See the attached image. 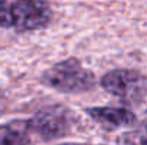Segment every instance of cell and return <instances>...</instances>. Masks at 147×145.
I'll use <instances>...</instances> for the list:
<instances>
[{"mask_svg": "<svg viewBox=\"0 0 147 145\" xmlns=\"http://www.w3.org/2000/svg\"><path fill=\"white\" fill-rule=\"evenodd\" d=\"M53 10L45 1H0V27L14 29L19 33L47 27Z\"/></svg>", "mask_w": 147, "mask_h": 145, "instance_id": "6da1fadb", "label": "cell"}, {"mask_svg": "<svg viewBox=\"0 0 147 145\" xmlns=\"http://www.w3.org/2000/svg\"><path fill=\"white\" fill-rule=\"evenodd\" d=\"M42 83L59 93H84L96 87V76L79 58L69 57L56 63L42 74Z\"/></svg>", "mask_w": 147, "mask_h": 145, "instance_id": "7a4b0ae2", "label": "cell"}, {"mask_svg": "<svg viewBox=\"0 0 147 145\" xmlns=\"http://www.w3.org/2000/svg\"><path fill=\"white\" fill-rule=\"evenodd\" d=\"M100 87L123 104H139L147 96V77L139 70L116 68L101 77Z\"/></svg>", "mask_w": 147, "mask_h": 145, "instance_id": "3957f363", "label": "cell"}, {"mask_svg": "<svg viewBox=\"0 0 147 145\" xmlns=\"http://www.w3.org/2000/svg\"><path fill=\"white\" fill-rule=\"evenodd\" d=\"M29 125L32 132L43 141H53L66 137L71 131L73 112L60 104L46 105L29 120Z\"/></svg>", "mask_w": 147, "mask_h": 145, "instance_id": "277c9868", "label": "cell"}, {"mask_svg": "<svg viewBox=\"0 0 147 145\" xmlns=\"http://www.w3.org/2000/svg\"><path fill=\"white\" fill-rule=\"evenodd\" d=\"M84 112L106 130H116L136 124V115L127 108L116 107H87Z\"/></svg>", "mask_w": 147, "mask_h": 145, "instance_id": "5b68a950", "label": "cell"}, {"mask_svg": "<svg viewBox=\"0 0 147 145\" xmlns=\"http://www.w3.org/2000/svg\"><path fill=\"white\" fill-rule=\"evenodd\" d=\"M29 120H14L0 125V145H32Z\"/></svg>", "mask_w": 147, "mask_h": 145, "instance_id": "8992f818", "label": "cell"}, {"mask_svg": "<svg viewBox=\"0 0 147 145\" xmlns=\"http://www.w3.org/2000/svg\"><path fill=\"white\" fill-rule=\"evenodd\" d=\"M120 142L123 145H147V120L140 122L134 130L124 132Z\"/></svg>", "mask_w": 147, "mask_h": 145, "instance_id": "52a82bcc", "label": "cell"}, {"mask_svg": "<svg viewBox=\"0 0 147 145\" xmlns=\"http://www.w3.org/2000/svg\"><path fill=\"white\" fill-rule=\"evenodd\" d=\"M60 145H92V144H79V142H64Z\"/></svg>", "mask_w": 147, "mask_h": 145, "instance_id": "ba28073f", "label": "cell"}]
</instances>
